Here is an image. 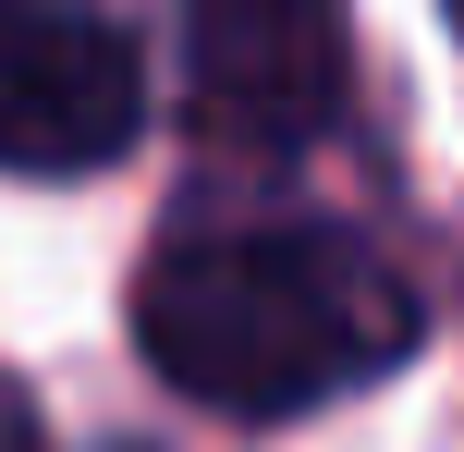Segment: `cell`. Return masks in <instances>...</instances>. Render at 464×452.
<instances>
[{
    "label": "cell",
    "mask_w": 464,
    "mask_h": 452,
    "mask_svg": "<svg viewBox=\"0 0 464 452\" xmlns=\"http://www.w3.org/2000/svg\"><path fill=\"white\" fill-rule=\"evenodd\" d=\"M343 0H184V122L220 159H294L343 122Z\"/></svg>",
    "instance_id": "obj_2"
},
{
    "label": "cell",
    "mask_w": 464,
    "mask_h": 452,
    "mask_svg": "<svg viewBox=\"0 0 464 452\" xmlns=\"http://www.w3.org/2000/svg\"><path fill=\"white\" fill-rule=\"evenodd\" d=\"M135 342L208 416H305V404L392 380L428 342V306L367 233L232 220V233H184L147 257Z\"/></svg>",
    "instance_id": "obj_1"
},
{
    "label": "cell",
    "mask_w": 464,
    "mask_h": 452,
    "mask_svg": "<svg viewBox=\"0 0 464 452\" xmlns=\"http://www.w3.org/2000/svg\"><path fill=\"white\" fill-rule=\"evenodd\" d=\"M452 24H464V0H452Z\"/></svg>",
    "instance_id": "obj_4"
},
{
    "label": "cell",
    "mask_w": 464,
    "mask_h": 452,
    "mask_svg": "<svg viewBox=\"0 0 464 452\" xmlns=\"http://www.w3.org/2000/svg\"><path fill=\"white\" fill-rule=\"evenodd\" d=\"M147 122V62L98 0H0V171L73 184Z\"/></svg>",
    "instance_id": "obj_3"
}]
</instances>
